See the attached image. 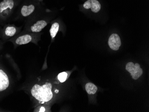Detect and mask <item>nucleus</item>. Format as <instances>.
<instances>
[{
  "instance_id": "1",
  "label": "nucleus",
  "mask_w": 149,
  "mask_h": 112,
  "mask_svg": "<svg viewBox=\"0 0 149 112\" xmlns=\"http://www.w3.org/2000/svg\"><path fill=\"white\" fill-rule=\"evenodd\" d=\"M31 92L32 97L39 103L47 102L51 101L53 97L52 85L49 82L42 84H35L31 88Z\"/></svg>"
},
{
  "instance_id": "2",
  "label": "nucleus",
  "mask_w": 149,
  "mask_h": 112,
  "mask_svg": "<svg viewBox=\"0 0 149 112\" xmlns=\"http://www.w3.org/2000/svg\"><path fill=\"white\" fill-rule=\"evenodd\" d=\"M15 0H2L0 2V20H5L11 15L15 6Z\"/></svg>"
},
{
  "instance_id": "3",
  "label": "nucleus",
  "mask_w": 149,
  "mask_h": 112,
  "mask_svg": "<svg viewBox=\"0 0 149 112\" xmlns=\"http://www.w3.org/2000/svg\"><path fill=\"white\" fill-rule=\"evenodd\" d=\"M125 69L131 74L134 80H137L143 73V69L140 67L139 63L134 64L133 62H129L126 64Z\"/></svg>"
},
{
  "instance_id": "4",
  "label": "nucleus",
  "mask_w": 149,
  "mask_h": 112,
  "mask_svg": "<svg viewBox=\"0 0 149 112\" xmlns=\"http://www.w3.org/2000/svg\"><path fill=\"white\" fill-rule=\"evenodd\" d=\"M37 39V36L36 34H26L17 38L13 42L16 45H24L31 42H36Z\"/></svg>"
},
{
  "instance_id": "5",
  "label": "nucleus",
  "mask_w": 149,
  "mask_h": 112,
  "mask_svg": "<svg viewBox=\"0 0 149 112\" xmlns=\"http://www.w3.org/2000/svg\"><path fill=\"white\" fill-rule=\"evenodd\" d=\"M108 43L111 49L114 51H117L121 46L120 38L118 34H112L109 39Z\"/></svg>"
},
{
  "instance_id": "6",
  "label": "nucleus",
  "mask_w": 149,
  "mask_h": 112,
  "mask_svg": "<svg viewBox=\"0 0 149 112\" xmlns=\"http://www.w3.org/2000/svg\"><path fill=\"white\" fill-rule=\"evenodd\" d=\"M84 7L86 9L91 8L94 13L98 12L101 9V5L97 0H88L84 4Z\"/></svg>"
},
{
  "instance_id": "7",
  "label": "nucleus",
  "mask_w": 149,
  "mask_h": 112,
  "mask_svg": "<svg viewBox=\"0 0 149 112\" xmlns=\"http://www.w3.org/2000/svg\"><path fill=\"white\" fill-rule=\"evenodd\" d=\"M9 85L10 80L8 75L3 70L0 69V92L6 90Z\"/></svg>"
},
{
  "instance_id": "8",
  "label": "nucleus",
  "mask_w": 149,
  "mask_h": 112,
  "mask_svg": "<svg viewBox=\"0 0 149 112\" xmlns=\"http://www.w3.org/2000/svg\"><path fill=\"white\" fill-rule=\"evenodd\" d=\"M47 25V23L44 20L37 21L30 26L28 31L32 33H39L42 31Z\"/></svg>"
},
{
  "instance_id": "9",
  "label": "nucleus",
  "mask_w": 149,
  "mask_h": 112,
  "mask_svg": "<svg viewBox=\"0 0 149 112\" xmlns=\"http://www.w3.org/2000/svg\"><path fill=\"white\" fill-rule=\"evenodd\" d=\"M36 8V6L33 4L24 5L21 9V14L22 16L26 17L32 14L35 11Z\"/></svg>"
},
{
  "instance_id": "10",
  "label": "nucleus",
  "mask_w": 149,
  "mask_h": 112,
  "mask_svg": "<svg viewBox=\"0 0 149 112\" xmlns=\"http://www.w3.org/2000/svg\"><path fill=\"white\" fill-rule=\"evenodd\" d=\"M18 30V28H17L15 26H7L3 31V35L6 38L12 37L17 34Z\"/></svg>"
},
{
  "instance_id": "11",
  "label": "nucleus",
  "mask_w": 149,
  "mask_h": 112,
  "mask_svg": "<svg viewBox=\"0 0 149 112\" xmlns=\"http://www.w3.org/2000/svg\"><path fill=\"white\" fill-rule=\"evenodd\" d=\"M85 89L88 94L92 95L96 93L97 90V88L93 83H88L85 85Z\"/></svg>"
},
{
  "instance_id": "12",
  "label": "nucleus",
  "mask_w": 149,
  "mask_h": 112,
  "mask_svg": "<svg viewBox=\"0 0 149 112\" xmlns=\"http://www.w3.org/2000/svg\"><path fill=\"white\" fill-rule=\"evenodd\" d=\"M59 25L57 22H55L52 25L50 30V35L52 38H54L56 35L59 30Z\"/></svg>"
},
{
  "instance_id": "13",
  "label": "nucleus",
  "mask_w": 149,
  "mask_h": 112,
  "mask_svg": "<svg viewBox=\"0 0 149 112\" xmlns=\"http://www.w3.org/2000/svg\"><path fill=\"white\" fill-rule=\"evenodd\" d=\"M68 77V73L66 72H63L62 73H59L58 76V79L61 83H63L67 80Z\"/></svg>"
},
{
  "instance_id": "14",
  "label": "nucleus",
  "mask_w": 149,
  "mask_h": 112,
  "mask_svg": "<svg viewBox=\"0 0 149 112\" xmlns=\"http://www.w3.org/2000/svg\"><path fill=\"white\" fill-rule=\"evenodd\" d=\"M45 111H46V109H45V108L44 107H42L40 108V109L38 110V112H45Z\"/></svg>"
},
{
  "instance_id": "15",
  "label": "nucleus",
  "mask_w": 149,
  "mask_h": 112,
  "mask_svg": "<svg viewBox=\"0 0 149 112\" xmlns=\"http://www.w3.org/2000/svg\"><path fill=\"white\" fill-rule=\"evenodd\" d=\"M38 1H41V0H38Z\"/></svg>"
}]
</instances>
